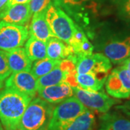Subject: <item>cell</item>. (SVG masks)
<instances>
[{
    "mask_svg": "<svg viewBox=\"0 0 130 130\" xmlns=\"http://www.w3.org/2000/svg\"><path fill=\"white\" fill-rule=\"evenodd\" d=\"M85 108L93 111L106 113L112 107L120 103L121 101L108 95L103 90L88 91L79 88H74V95Z\"/></svg>",
    "mask_w": 130,
    "mask_h": 130,
    "instance_id": "cell-6",
    "label": "cell"
},
{
    "mask_svg": "<svg viewBox=\"0 0 130 130\" xmlns=\"http://www.w3.org/2000/svg\"><path fill=\"white\" fill-rule=\"evenodd\" d=\"M54 4L63 9L68 15L83 18L95 9V0H52Z\"/></svg>",
    "mask_w": 130,
    "mask_h": 130,
    "instance_id": "cell-14",
    "label": "cell"
},
{
    "mask_svg": "<svg viewBox=\"0 0 130 130\" xmlns=\"http://www.w3.org/2000/svg\"><path fill=\"white\" fill-rule=\"evenodd\" d=\"M29 29V36L46 43L51 38L55 37L52 33L46 19V10L32 14Z\"/></svg>",
    "mask_w": 130,
    "mask_h": 130,
    "instance_id": "cell-15",
    "label": "cell"
},
{
    "mask_svg": "<svg viewBox=\"0 0 130 130\" xmlns=\"http://www.w3.org/2000/svg\"><path fill=\"white\" fill-rule=\"evenodd\" d=\"M28 26L0 21V49L9 51L23 47L29 38Z\"/></svg>",
    "mask_w": 130,
    "mask_h": 130,
    "instance_id": "cell-8",
    "label": "cell"
},
{
    "mask_svg": "<svg viewBox=\"0 0 130 130\" xmlns=\"http://www.w3.org/2000/svg\"><path fill=\"white\" fill-rule=\"evenodd\" d=\"M9 0H0V11L5 8Z\"/></svg>",
    "mask_w": 130,
    "mask_h": 130,
    "instance_id": "cell-30",
    "label": "cell"
},
{
    "mask_svg": "<svg viewBox=\"0 0 130 130\" xmlns=\"http://www.w3.org/2000/svg\"><path fill=\"white\" fill-rule=\"evenodd\" d=\"M6 54L11 74L24 71L30 72L32 61L29 59L23 47L6 51Z\"/></svg>",
    "mask_w": 130,
    "mask_h": 130,
    "instance_id": "cell-17",
    "label": "cell"
},
{
    "mask_svg": "<svg viewBox=\"0 0 130 130\" xmlns=\"http://www.w3.org/2000/svg\"><path fill=\"white\" fill-rule=\"evenodd\" d=\"M0 130H4V128H3V126H2V124L1 121H0Z\"/></svg>",
    "mask_w": 130,
    "mask_h": 130,
    "instance_id": "cell-32",
    "label": "cell"
},
{
    "mask_svg": "<svg viewBox=\"0 0 130 130\" xmlns=\"http://www.w3.org/2000/svg\"><path fill=\"white\" fill-rule=\"evenodd\" d=\"M52 2V0H30L29 2L32 14L44 11Z\"/></svg>",
    "mask_w": 130,
    "mask_h": 130,
    "instance_id": "cell-26",
    "label": "cell"
},
{
    "mask_svg": "<svg viewBox=\"0 0 130 130\" xmlns=\"http://www.w3.org/2000/svg\"><path fill=\"white\" fill-rule=\"evenodd\" d=\"M32 98L13 89L0 90V121L4 130H18L24 112Z\"/></svg>",
    "mask_w": 130,
    "mask_h": 130,
    "instance_id": "cell-1",
    "label": "cell"
},
{
    "mask_svg": "<svg viewBox=\"0 0 130 130\" xmlns=\"http://www.w3.org/2000/svg\"><path fill=\"white\" fill-rule=\"evenodd\" d=\"M5 87L35 98L38 92L37 79L30 72L12 73L5 80Z\"/></svg>",
    "mask_w": 130,
    "mask_h": 130,
    "instance_id": "cell-11",
    "label": "cell"
},
{
    "mask_svg": "<svg viewBox=\"0 0 130 130\" xmlns=\"http://www.w3.org/2000/svg\"><path fill=\"white\" fill-rule=\"evenodd\" d=\"M119 64H121L122 67H124L130 72V57L127 58L126 59H125L124 61H122Z\"/></svg>",
    "mask_w": 130,
    "mask_h": 130,
    "instance_id": "cell-29",
    "label": "cell"
},
{
    "mask_svg": "<svg viewBox=\"0 0 130 130\" xmlns=\"http://www.w3.org/2000/svg\"><path fill=\"white\" fill-rule=\"evenodd\" d=\"M98 130H130V119L119 112L103 113L99 119Z\"/></svg>",
    "mask_w": 130,
    "mask_h": 130,
    "instance_id": "cell-16",
    "label": "cell"
},
{
    "mask_svg": "<svg viewBox=\"0 0 130 130\" xmlns=\"http://www.w3.org/2000/svg\"><path fill=\"white\" fill-rule=\"evenodd\" d=\"M108 74L77 73L75 75V88L88 91H99L103 88Z\"/></svg>",
    "mask_w": 130,
    "mask_h": 130,
    "instance_id": "cell-19",
    "label": "cell"
},
{
    "mask_svg": "<svg viewBox=\"0 0 130 130\" xmlns=\"http://www.w3.org/2000/svg\"><path fill=\"white\" fill-rule=\"evenodd\" d=\"M101 48L112 64H119L130 57V30L108 36L101 43Z\"/></svg>",
    "mask_w": 130,
    "mask_h": 130,
    "instance_id": "cell-5",
    "label": "cell"
},
{
    "mask_svg": "<svg viewBox=\"0 0 130 130\" xmlns=\"http://www.w3.org/2000/svg\"><path fill=\"white\" fill-rule=\"evenodd\" d=\"M61 61V60L51 59L48 57H46L40 60L35 61L32 63L30 72L38 79L49 73L54 68H56L59 64Z\"/></svg>",
    "mask_w": 130,
    "mask_h": 130,
    "instance_id": "cell-23",
    "label": "cell"
},
{
    "mask_svg": "<svg viewBox=\"0 0 130 130\" xmlns=\"http://www.w3.org/2000/svg\"><path fill=\"white\" fill-rule=\"evenodd\" d=\"M95 124L96 119L94 111L87 108L64 130H94Z\"/></svg>",
    "mask_w": 130,
    "mask_h": 130,
    "instance_id": "cell-22",
    "label": "cell"
},
{
    "mask_svg": "<svg viewBox=\"0 0 130 130\" xmlns=\"http://www.w3.org/2000/svg\"><path fill=\"white\" fill-rule=\"evenodd\" d=\"M27 55L32 62L47 57L46 43L29 36L24 47Z\"/></svg>",
    "mask_w": 130,
    "mask_h": 130,
    "instance_id": "cell-21",
    "label": "cell"
},
{
    "mask_svg": "<svg viewBox=\"0 0 130 130\" xmlns=\"http://www.w3.org/2000/svg\"><path fill=\"white\" fill-rule=\"evenodd\" d=\"M118 16L123 20L130 23V0H111Z\"/></svg>",
    "mask_w": 130,
    "mask_h": 130,
    "instance_id": "cell-24",
    "label": "cell"
},
{
    "mask_svg": "<svg viewBox=\"0 0 130 130\" xmlns=\"http://www.w3.org/2000/svg\"><path fill=\"white\" fill-rule=\"evenodd\" d=\"M46 19L54 36L68 44L78 27L70 15L52 2L46 9Z\"/></svg>",
    "mask_w": 130,
    "mask_h": 130,
    "instance_id": "cell-4",
    "label": "cell"
},
{
    "mask_svg": "<svg viewBox=\"0 0 130 130\" xmlns=\"http://www.w3.org/2000/svg\"><path fill=\"white\" fill-rule=\"evenodd\" d=\"M3 86H4V82H2V81H1V80H0V90H2V89Z\"/></svg>",
    "mask_w": 130,
    "mask_h": 130,
    "instance_id": "cell-31",
    "label": "cell"
},
{
    "mask_svg": "<svg viewBox=\"0 0 130 130\" xmlns=\"http://www.w3.org/2000/svg\"><path fill=\"white\" fill-rule=\"evenodd\" d=\"M76 74L74 59L72 57H68L61 61L59 64L49 73L37 79L38 88H43L63 83H67L72 87L75 88Z\"/></svg>",
    "mask_w": 130,
    "mask_h": 130,
    "instance_id": "cell-7",
    "label": "cell"
},
{
    "mask_svg": "<svg viewBox=\"0 0 130 130\" xmlns=\"http://www.w3.org/2000/svg\"><path fill=\"white\" fill-rule=\"evenodd\" d=\"M54 105L41 98H33L20 121L18 130H47Z\"/></svg>",
    "mask_w": 130,
    "mask_h": 130,
    "instance_id": "cell-2",
    "label": "cell"
},
{
    "mask_svg": "<svg viewBox=\"0 0 130 130\" xmlns=\"http://www.w3.org/2000/svg\"><path fill=\"white\" fill-rule=\"evenodd\" d=\"M116 108L122 114L130 119V100L121 105L116 106Z\"/></svg>",
    "mask_w": 130,
    "mask_h": 130,
    "instance_id": "cell-27",
    "label": "cell"
},
{
    "mask_svg": "<svg viewBox=\"0 0 130 130\" xmlns=\"http://www.w3.org/2000/svg\"><path fill=\"white\" fill-rule=\"evenodd\" d=\"M47 57L55 60H63L72 56L70 47L56 37L51 38L46 42Z\"/></svg>",
    "mask_w": 130,
    "mask_h": 130,
    "instance_id": "cell-20",
    "label": "cell"
},
{
    "mask_svg": "<svg viewBox=\"0 0 130 130\" xmlns=\"http://www.w3.org/2000/svg\"><path fill=\"white\" fill-rule=\"evenodd\" d=\"M100 1H103V0H100Z\"/></svg>",
    "mask_w": 130,
    "mask_h": 130,
    "instance_id": "cell-33",
    "label": "cell"
},
{
    "mask_svg": "<svg viewBox=\"0 0 130 130\" xmlns=\"http://www.w3.org/2000/svg\"><path fill=\"white\" fill-rule=\"evenodd\" d=\"M37 93L38 97L54 105L73 96L74 88L67 83H63L38 89Z\"/></svg>",
    "mask_w": 130,
    "mask_h": 130,
    "instance_id": "cell-13",
    "label": "cell"
},
{
    "mask_svg": "<svg viewBox=\"0 0 130 130\" xmlns=\"http://www.w3.org/2000/svg\"><path fill=\"white\" fill-rule=\"evenodd\" d=\"M77 74H108L112 63L102 53L90 54L77 58L74 61Z\"/></svg>",
    "mask_w": 130,
    "mask_h": 130,
    "instance_id": "cell-10",
    "label": "cell"
},
{
    "mask_svg": "<svg viewBox=\"0 0 130 130\" xmlns=\"http://www.w3.org/2000/svg\"><path fill=\"white\" fill-rule=\"evenodd\" d=\"M68 45L72 51V56L70 57H72L74 61L77 58L92 54L94 49L92 43L83 31L79 28H77Z\"/></svg>",
    "mask_w": 130,
    "mask_h": 130,
    "instance_id": "cell-18",
    "label": "cell"
},
{
    "mask_svg": "<svg viewBox=\"0 0 130 130\" xmlns=\"http://www.w3.org/2000/svg\"><path fill=\"white\" fill-rule=\"evenodd\" d=\"M11 74L6 51L0 49V80L4 82Z\"/></svg>",
    "mask_w": 130,
    "mask_h": 130,
    "instance_id": "cell-25",
    "label": "cell"
},
{
    "mask_svg": "<svg viewBox=\"0 0 130 130\" xmlns=\"http://www.w3.org/2000/svg\"><path fill=\"white\" fill-rule=\"evenodd\" d=\"M104 85L111 97L119 100L130 98V72L121 64L108 74Z\"/></svg>",
    "mask_w": 130,
    "mask_h": 130,
    "instance_id": "cell-9",
    "label": "cell"
},
{
    "mask_svg": "<svg viewBox=\"0 0 130 130\" xmlns=\"http://www.w3.org/2000/svg\"><path fill=\"white\" fill-rule=\"evenodd\" d=\"M32 14L29 3L14 5L0 11V21L28 26Z\"/></svg>",
    "mask_w": 130,
    "mask_h": 130,
    "instance_id": "cell-12",
    "label": "cell"
},
{
    "mask_svg": "<svg viewBox=\"0 0 130 130\" xmlns=\"http://www.w3.org/2000/svg\"><path fill=\"white\" fill-rule=\"evenodd\" d=\"M30 0H9L7 4L6 5L5 8H7L11 6L14 5H18V4H26V3H29ZM4 8V9H5Z\"/></svg>",
    "mask_w": 130,
    "mask_h": 130,
    "instance_id": "cell-28",
    "label": "cell"
},
{
    "mask_svg": "<svg viewBox=\"0 0 130 130\" xmlns=\"http://www.w3.org/2000/svg\"><path fill=\"white\" fill-rule=\"evenodd\" d=\"M86 110L74 96L66 99L54 108L47 130H64Z\"/></svg>",
    "mask_w": 130,
    "mask_h": 130,
    "instance_id": "cell-3",
    "label": "cell"
}]
</instances>
